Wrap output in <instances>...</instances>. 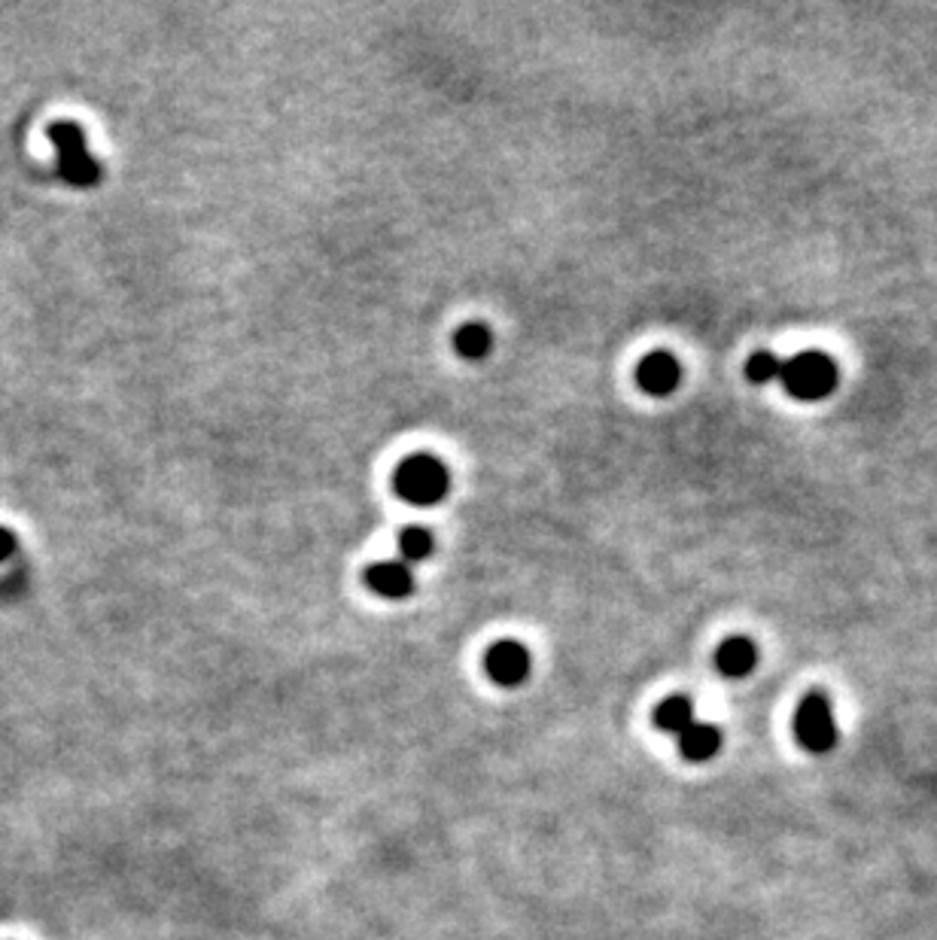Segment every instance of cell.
<instances>
[{
  "mask_svg": "<svg viewBox=\"0 0 937 940\" xmlns=\"http://www.w3.org/2000/svg\"><path fill=\"white\" fill-rule=\"evenodd\" d=\"M454 350L469 362L485 359L493 350V332L485 323H462L460 329L454 332Z\"/></svg>",
  "mask_w": 937,
  "mask_h": 940,
  "instance_id": "8fae6325",
  "label": "cell"
},
{
  "mask_svg": "<svg viewBox=\"0 0 937 940\" xmlns=\"http://www.w3.org/2000/svg\"><path fill=\"white\" fill-rule=\"evenodd\" d=\"M50 140L52 147H55V156H58L55 159V171H58L64 183L76 186V189H92V186L100 183L104 168H100V161L88 149L83 125L71 123V119H58V123L50 125Z\"/></svg>",
  "mask_w": 937,
  "mask_h": 940,
  "instance_id": "6da1fadb",
  "label": "cell"
},
{
  "mask_svg": "<svg viewBox=\"0 0 937 940\" xmlns=\"http://www.w3.org/2000/svg\"><path fill=\"white\" fill-rule=\"evenodd\" d=\"M433 551H436V536H433V530H426V527H420V524H412V527H405V530L400 532V555H402V563H424V560H429L433 557Z\"/></svg>",
  "mask_w": 937,
  "mask_h": 940,
  "instance_id": "7c38bea8",
  "label": "cell"
},
{
  "mask_svg": "<svg viewBox=\"0 0 937 940\" xmlns=\"http://www.w3.org/2000/svg\"><path fill=\"white\" fill-rule=\"evenodd\" d=\"M485 669H488L490 682H497L500 688H518L530 679L533 657H530V648L524 643L500 640L485 652Z\"/></svg>",
  "mask_w": 937,
  "mask_h": 940,
  "instance_id": "5b68a950",
  "label": "cell"
},
{
  "mask_svg": "<svg viewBox=\"0 0 937 940\" xmlns=\"http://www.w3.org/2000/svg\"><path fill=\"white\" fill-rule=\"evenodd\" d=\"M393 490L412 506H438L450 494V469L436 454H412L393 472Z\"/></svg>",
  "mask_w": 937,
  "mask_h": 940,
  "instance_id": "7a4b0ae2",
  "label": "cell"
},
{
  "mask_svg": "<svg viewBox=\"0 0 937 940\" xmlns=\"http://www.w3.org/2000/svg\"><path fill=\"white\" fill-rule=\"evenodd\" d=\"M365 588L372 594L384 596V600H405V596L414 594V572L408 563L402 560H381V563H372L365 570Z\"/></svg>",
  "mask_w": 937,
  "mask_h": 940,
  "instance_id": "52a82bcc",
  "label": "cell"
},
{
  "mask_svg": "<svg viewBox=\"0 0 937 940\" xmlns=\"http://www.w3.org/2000/svg\"><path fill=\"white\" fill-rule=\"evenodd\" d=\"M654 725H658V730H663V733H675V737L685 728H691V725H694V704H691V697L673 694V697L661 700L658 709H654Z\"/></svg>",
  "mask_w": 937,
  "mask_h": 940,
  "instance_id": "30bf717a",
  "label": "cell"
},
{
  "mask_svg": "<svg viewBox=\"0 0 937 940\" xmlns=\"http://www.w3.org/2000/svg\"><path fill=\"white\" fill-rule=\"evenodd\" d=\"M795 737L812 756H826L838 746V721L826 694L812 691L800 700L795 712Z\"/></svg>",
  "mask_w": 937,
  "mask_h": 940,
  "instance_id": "277c9868",
  "label": "cell"
},
{
  "mask_svg": "<svg viewBox=\"0 0 937 940\" xmlns=\"http://www.w3.org/2000/svg\"><path fill=\"white\" fill-rule=\"evenodd\" d=\"M682 381V366L673 353L667 350H654L649 357L639 359L637 366V384L642 387V393L649 397H670L675 387Z\"/></svg>",
  "mask_w": 937,
  "mask_h": 940,
  "instance_id": "8992f818",
  "label": "cell"
},
{
  "mask_svg": "<svg viewBox=\"0 0 937 940\" xmlns=\"http://www.w3.org/2000/svg\"><path fill=\"white\" fill-rule=\"evenodd\" d=\"M15 551H19V539H15V532L10 530V527H0V567L3 563H10L15 557Z\"/></svg>",
  "mask_w": 937,
  "mask_h": 940,
  "instance_id": "5bb4252c",
  "label": "cell"
},
{
  "mask_svg": "<svg viewBox=\"0 0 937 940\" xmlns=\"http://www.w3.org/2000/svg\"><path fill=\"white\" fill-rule=\"evenodd\" d=\"M722 749V730L715 725H703V721H694L691 728H685L679 733V752L685 761H710Z\"/></svg>",
  "mask_w": 937,
  "mask_h": 940,
  "instance_id": "9c48e42d",
  "label": "cell"
},
{
  "mask_svg": "<svg viewBox=\"0 0 937 940\" xmlns=\"http://www.w3.org/2000/svg\"><path fill=\"white\" fill-rule=\"evenodd\" d=\"M838 362L819 350H807L782 362V387L800 402H822L838 390Z\"/></svg>",
  "mask_w": 937,
  "mask_h": 940,
  "instance_id": "3957f363",
  "label": "cell"
},
{
  "mask_svg": "<svg viewBox=\"0 0 937 940\" xmlns=\"http://www.w3.org/2000/svg\"><path fill=\"white\" fill-rule=\"evenodd\" d=\"M755 664H758V648L746 636L725 640V643L718 645V652H715V667H718V673L731 676V679L749 676Z\"/></svg>",
  "mask_w": 937,
  "mask_h": 940,
  "instance_id": "ba28073f",
  "label": "cell"
},
{
  "mask_svg": "<svg viewBox=\"0 0 937 940\" xmlns=\"http://www.w3.org/2000/svg\"><path fill=\"white\" fill-rule=\"evenodd\" d=\"M782 362L786 359H779L770 350H758L746 362V378H749L752 384H774V381L782 378Z\"/></svg>",
  "mask_w": 937,
  "mask_h": 940,
  "instance_id": "4fadbf2b",
  "label": "cell"
}]
</instances>
